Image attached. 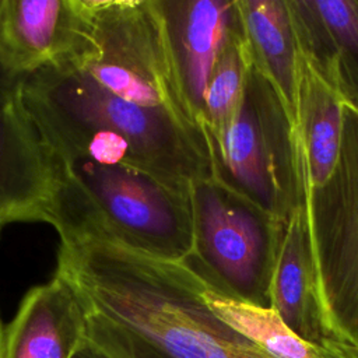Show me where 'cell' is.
<instances>
[{
    "label": "cell",
    "instance_id": "cell-15",
    "mask_svg": "<svg viewBox=\"0 0 358 358\" xmlns=\"http://www.w3.org/2000/svg\"><path fill=\"white\" fill-rule=\"evenodd\" d=\"M252 67L281 98L294 126L299 46L288 0H236Z\"/></svg>",
    "mask_w": 358,
    "mask_h": 358
},
{
    "label": "cell",
    "instance_id": "cell-5",
    "mask_svg": "<svg viewBox=\"0 0 358 358\" xmlns=\"http://www.w3.org/2000/svg\"><path fill=\"white\" fill-rule=\"evenodd\" d=\"M193 249L183 262L231 298L270 308L282 221L218 178L190 189Z\"/></svg>",
    "mask_w": 358,
    "mask_h": 358
},
{
    "label": "cell",
    "instance_id": "cell-1",
    "mask_svg": "<svg viewBox=\"0 0 358 358\" xmlns=\"http://www.w3.org/2000/svg\"><path fill=\"white\" fill-rule=\"evenodd\" d=\"M55 275L83 309L165 358H268L207 305L204 281L185 263L95 236L60 239Z\"/></svg>",
    "mask_w": 358,
    "mask_h": 358
},
{
    "label": "cell",
    "instance_id": "cell-18",
    "mask_svg": "<svg viewBox=\"0 0 358 358\" xmlns=\"http://www.w3.org/2000/svg\"><path fill=\"white\" fill-rule=\"evenodd\" d=\"M21 80L22 77L10 73L0 64V108L6 106L17 96Z\"/></svg>",
    "mask_w": 358,
    "mask_h": 358
},
{
    "label": "cell",
    "instance_id": "cell-3",
    "mask_svg": "<svg viewBox=\"0 0 358 358\" xmlns=\"http://www.w3.org/2000/svg\"><path fill=\"white\" fill-rule=\"evenodd\" d=\"M53 155L57 189L48 224L60 239L95 236L179 263L190 256V192L127 165Z\"/></svg>",
    "mask_w": 358,
    "mask_h": 358
},
{
    "label": "cell",
    "instance_id": "cell-13",
    "mask_svg": "<svg viewBox=\"0 0 358 358\" xmlns=\"http://www.w3.org/2000/svg\"><path fill=\"white\" fill-rule=\"evenodd\" d=\"M87 340L81 303L59 277L31 288L4 336V358H74Z\"/></svg>",
    "mask_w": 358,
    "mask_h": 358
},
{
    "label": "cell",
    "instance_id": "cell-12",
    "mask_svg": "<svg viewBox=\"0 0 358 358\" xmlns=\"http://www.w3.org/2000/svg\"><path fill=\"white\" fill-rule=\"evenodd\" d=\"M270 308L295 334L312 344L329 347L338 341L327 326L320 303L306 218L301 203L282 221L270 284Z\"/></svg>",
    "mask_w": 358,
    "mask_h": 358
},
{
    "label": "cell",
    "instance_id": "cell-14",
    "mask_svg": "<svg viewBox=\"0 0 358 358\" xmlns=\"http://www.w3.org/2000/svg\"><path fill=\"white\" fill-rule=\"evenodd\" d=\"M344 130V102L299 50L294 137L299 182L323 186L334 172Z\"/></svg>",
    "mask_w": 358,
    "mask_h": 358
},
{
    "label": "cell",
    "instance_id": "cell-16",
    "mask_svg": "<svg viewBox=\"0 0 358 358\" xmlns=\"http://www.w3.org/2000/svg\"><path fill=\"white\" fill-rule=\"evenodd\" d=\"M250 69L252 62L238 14V22L220 53L204 96L203 124L210 143L217 141L236 119Z\"/></svg>",
    "mask_w": 358,
    "mask_h": 358
},
{
    "label": "cell",
    "instance_id": "cell-7",
    "mask_svg": "<svg viewBox=\"0 0 358 358\" xmlns=\"http://www.w3.org/2000/svg\"><path fill=\"white\" fill-rule=\"evenodd\" d=\"M211 148L214 176L281 221L301 203L292 120L253 67L236 119Z\"/></svg>",
    "mask_w": 358,
    "mask_h": 358
},
{
    "label": "cell",
    "instance_id": "cell-4",
    "mask_svg": "<svg viewBox=\"0 0 358 358\" xmlns=\"http://www.w3.org/2000/svg\"><path fill=\"white\" fill-rule=\"evenodd\" d=\"M81 3V35L63 62L122 99L165 110L201 129L192 120L179 92L157 1Z\"/></svg>",
    "mask_w": 358,
    "mask_h": 358
},
{
    "label": "cell",
    "instance_id": "cell-2",
    "mask_svg": "<svg viewBox=\"0 0 358 358\" xmlns=\"http://www.w3.org/2000/svg\"><path fill=\"white\" fill-rule=\"evenodd\" d=\"M21 102L46 144L87 133L124 140L141 171L190 192L214 176L208 134L173 115L122 99L66 62L45 66L20 84Z\"/></svg>",
    "mask_w": 358,
    "mask_h": 358
},
{
    "label": "cell",
    "instance_id": "cell-10",
    "mask_svg": "<svg viewBox=\"0 0 358 358\" xmlns=\"http://www.w3.org/2000/svg\"><path fill=\"white\" fill-rule=\"evenodd\" d=\"M83 29L81 0H1L0 64L25 77L66 60Z\"/></svg>",
    "mask_w": 358,
    "mask_h": 358
},
{
    "label": "cell",
    "instance_id": "cell-17",
    "mask_svg": "<svg viewBox=\"0 0 358 358\" xmlns=\"http://www.w3.org/2000/svg\"><path fill=\"white\" fill-rule=\"evenodd\" d=\"M87 340L109 358H165L140 338L129 334L106 319L87 312Z\"/></svg>",
    "mask_w": 358,
    "mask_h": 358
},
{
    "label": "cell",
    "instance_id": "cell-22",
    "mask_svg": "<svg viewBox=\"0 0 358 358\" xmlns=\"http://www.w3.org/2000/svg\"><path fill=\"white\" fill-rule=\"evenodd\" d=\"M0 6H1V0H0Z\"/></svg>",
    "mask_w": 358,
    "mask_h": 358
},
{
    "label": "cell",
    "instance_id": "cell-20",
    "mask_svg": "<svg viewBox=\"0 0 358 358\" xmlns=\"http://www.w3.org/2000/svg\"><path fill=\"white\" fill-rule=\"evenodd\" d=\"M0 358H4V334L0 323Z\"/></svg>",
    "mask_w": 358,
    "mask_h": 358
},
{
    "label": "cell",
    "instance_id": "cell-9",
    "mask_svg": "<svg viewBox=\"0 0 358 358\" xmlns=\"http://www.w3.org/2000/svg\"><path fill=\"white\" fill-rule=\"evenodd\" d=\"M57 189V169L20 91L0 108V225L49 222Z\"/></svg>",
    "mask_w": 358,
    "mask_h": 358
},
{
    "label": "cell",
    "instance_id": "cell-11",
    "mask_svg": "<svg viewBox=\"0 0 358 358\" xmlns=\"http://www.w3.org/2000/svg\"><path fill=\"white\" fill-rule=\"evenodd\" d=\"M299 50L358 109V0H288Z\"/></svg>",
    "mask_w": 358,
    "mask_h": 358
},
{
    "label": "cell",
    "instance_id": "cell-19",
    "mask_svg": "<svg viewBox=\"0 0 358 358\" xmlns=\"http://www.w3.org/2000/svg\"><path fill=\"white\" fill-rule=\"evenodd\" d=\"M74 358H109L108 355H105L99 348H96L92 343H90L88 340H85V343L83 344V347L77 351V354L74 355Z\"/></svg>",
    "mask_w": 358,
    "mask_h": 358
},
{
    "label": "cell",
    "instance_id": "cell-6",
    "mask_svg": "<svg viewBox=\"0 0 358 358\" xmlns=\"http://www.w3.org/2000/svg\"><path fill=\"white\" fill-rule=\"evenodd\" d=\"M320 303L329 329L358 348V109L344 103L338 161L320 187L301 182Z\"/></svg>",
    "mask_w": 358,
    "mask_h": 358
},
{
    "label": "cell",
    "instance_id": "cell-21",
    "mask_svg": "<svg viewBox=\"0 0 358 358\" xmlns=\"http://www.w3.org/2000/svg\"><path fill=\"white\" fill-rule=\"evenodd\" d=\"M1 228H3V227H1V225H0V231H1Z\"/></svg>",
    "mask_w": 358,
    "mask_h": 358
},
{
    "label": "cell",
    "instance_id": "cell-8",
    "mask_svg": "<svg viewBox=\"0 0 358 358\" xmlns=\"http://www.w3.org/2000/svg\"><path fill=\"white\" fill-rule=\"evenodd\" d=\"M173 74L192 120L204 129L207 85L238 22L236 0H155Z\"/></svg>",
    "mask_w": 358,
    "mask_h": 358
}]
</instances>
